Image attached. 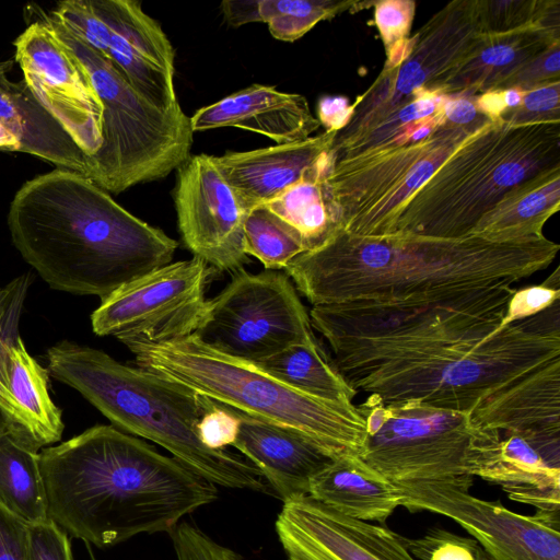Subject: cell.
<instances>
[{"label":"cell","mask_w":560,"mask_h":560,"mask_svg":"<svg viewBox=\"0 0 560 560\" xmlns=\"http://www.w3.org/2000/svg\"><path fill=\"white\" fill-rule=\"evenodd\" d=\"M317 110L320 126L337 132L350 120L353 106L343 96H323L318 102Z\"/></svg>","instance_id":"bcb514c9"},{"label":"cell","mask_w":560,"mask_h":560,"mask_svg":"<svg viewBox=\"0 0 560 560\" xmlns=\"http://www.w3.org/2000/svg\"><path fill=\"white\" fill-rule=\"evenodd\" d=\"M8 226L15 248L50 288L101 300L171 264L178 247L90 178L65 168L23 184Z\"/></svg>","instance_id":"277c9868"},{"label":"cell","mask_w":560,"mask_h":560,"mask_svg":"<svg viewBox=\"0 0 560 560\" xmlns=\"http://www.w3.org/2000/svg\"><path fill=\"white\" fill-rule=\"evenodd\" d=\"M501 91L506 107V112L516 108L521 104L524 91L515 88Z\"/></svg>","instance_id":"c3c4849f"},{"label":"cell","mask_w":560,"mask_h":560,"mask_svg":"<svg viewBox=\"0 0 560 560\" xmlns=\"http://www.w3.org/2000/svg\"><path fill=\"white\" fill-rule=\"evenodd\" d=\"M501 118L515 124L560 121V81L525 91L521 104Z\"/></svg>","instance_id":"74e56055"},{"label":"cell","mask_w":560,"mask_h":560,"mask_svg":"<svg viewBox=\"0 0 560 560\" xmlns=\"http://www.w3.org/2000/svg\"><path fill=\"white\" fill-rule=\"evenodd\" d=\"M553 81H560V43L551 45L513 71L495 90L515 88L525 92Z\"/></svg>","instance_id":"f35d334b"},{"label":"cell","mask_w":560,"mask_h":560,"mask_svg":"<svg viewBox=\"0 0 560 560\" xmlns=\"http://www.w3.org/2000/svg\"><path fill=\"white\" fill-rule=\"evenodd\" d=\"M478 560H492V559L488 556V553L483 549H481Z\"/></svg>","instance_id":"f907efd6"},{"label":"cell","mask_w":560,"mask_h":560,"mask_svg":"<svg viewBox=\"0 0 560 560\" xmlns=\"http://www.w3.org/2000/svg\"><path fill=\"white\" fill-rule=\"evenodd\" d=\"M108 27L106 58L148 102L168 109L174 89V48L156 20L137 0H90Z\"/></svg>","instance_id":"ac0fdd59"},{"label":"cell","mask_w":560,"mask_h":560,"mask_svg":"<svg viewBox=\"0 0 560 560\" xmlns=\"http://www.w3.org/2000/svg\"><path fill=\"white\" fill-rule=\"evenodd\" d=\"M48 517L98 548L171 533L218 499L217 486L114 425H95L39 453Z\"/></svg>","instance_id":"3957f363"},{"label":"cell","mask_w":560,"mask_h":560,"mask_svg":"<svg viewBox=\"0 0 560 560\" xmlns=\"http://www.w3.org/2000/svg\"><path fill=\"white\" fill-rule=\"evenodd\" d=\"M256 365L287 385L326 400L352 404L358 394L319 341L291 346Z\"/></svg>","instance_id":"4dcf8cb0"},{"label":"cell","mask_w":560,"mask_h":560,"mask_svg":"<svg viewBox=\"0 0 560 560\" xmlns=\"http://www.w3.org/2000/svg\"><path fill=\"white\" fill-rule=\"evenodd\" d=\"M556 0H477L481 31L505 34L538 22Z\"/></svg>","instance_id":"e575fe53"},{"label":"cell","mask_w":560,"mask_h":560,"mask_svg":"<svg viewBox=\"0 0 560 560\" xmlns=\"http://www.w3.org/2000/svg\"><path fill=\"white\" fill-rule=\"evenodd\" d=\"M85 547L88 549L89 558L90 560H97L95 555L93 553V550L91 548V545L89 542H85Z\"/></svg>","instance_id":"681fc988"},{"label":"cell","mask_w":560,"mask_h":560,"mask_svg":"<svg viewBox=\"0 0 560 560\" xmlns=\"http://www.w3.org/2000/svg\"><path fill=\"white\" fill-rule=\"evenodd\" d=\"M211 268L201 259L171 262L108 296L91 316L93 331L122 343H163L194 335L207 307L205 289Z\"/></svg>","instance_id":"4fadbf2b"},{"label":"cell","mask_w":560,"mask_h":560,"mask_svg":"<svg viewBox=\"0 0 560 560\" xmlns=\"http://www.w3.org/2000/svg\"><path fill=\"white\" fill-rule=\"evenodd\" d=\"M476 477L500 486L513 501L537 511H560V439H533L499 432Z\"/></svg>","instance_id":"ffe728a7"},{"label":"cell","mask_w":560,"mask_h":560,"mask_svg":"<svg viewBox=\"0 0 560 560\" xmlns=\"http://www.w3.org/2000/svg\"><path fill=\"white\" fill-rule=\"evenodd\" d=\"M559 208L560 167H556L512 189L481 218L472 235L497 241L540 237Z\"/></svg>","instance_id":"4316f807"},{"label":"cell","mask_w":560,"mask_h":560,"mask_svg":"<svg viewBox=\"0 0 560 560\" xmlns=\"http://www.w3.org/2000/svg\"><path fill=\"white\" fill-rule=\"evenodd\" d=\"M37 451L13 434L0 438V506L26 524L49 518Z\"/></svg>","instance_id":"f546056e"},{"label":"cell","mask_w":560,"mask_h":560,"mask_svg":"<svg viewBox=\"0 0 560 560\" xmlns=\"http://www.w3.org/2000/svg\"><path fill=\"white\" fill-rule=\"evenodd\" d=\"M276 532L288 560H415L405 537L346 516L308 494L283 502Z\"/></svg>","instance_id":"e0dca14e"},{"label":"cell","mask_w":560,"mask_h":560,"mask_svg":"<svg viewBox=\"0 0 560 560\" xmlns=\"http://www.w3.org/2000/svg\"><path fill=\"white\" fill-rule=\"evenodd\" d=\"M406 545L420 560H478L482 549L475 539L436 527L420 538H406Z\"/></svg>","instance_id":"d590c367"},{"label":"cell","mask_w":560,"mask_h":560,"mask_svg":"<svg viewBox=\"0 0 560 560\" xmlns=\"http://www.w3.org/2000/svg\"><path fill=\"white\" fill-rule=\"evenodd\" d=\"M357 407L366 429L359 457L393 482L443 481L468 491L479 459L500 436L470 412L419 401L384 404L369 395Z\"/></svg>","instance_id":"9c48e42d"},{"label":"cell","mask_w":560,"mask_h":560,"mask_svg":"<svg viewBox=\"0 0 560 560\" xmlns=\"http://www.w3.org/2000/svg\"><path fill=\"white\" fill-rule=\"evenodd\" d=\"M559 249L545 235L497 241L477 235L360 236L339 230L284 270L313 306L432 301L512 285L546 269Z\"/></svg>","instance_id":"7a4b0ae2"},{"label":"cell","mask_w":560,"mask_h":560,"mask_svg":"<svg viewBox=\"0 0 560 560\" xmlns=\"http://www.w3.org/2000/svg\"><path fill=\"white\" fill-rule=\"evenodd\" d=\"M229 409L240 420L233 446L259 470L279 498L284 502L308 494L313 477L335 456L298 431Z\"/></svg>","instance_id":"44dd1931"},{"label":"cell","mask_w":560,"mask_h":560,"mask_svg":"<svg viewBox=\"0 0 560 560\" xmlns=\"http://www.w3.org/2000/svg\"><path fill=\"white\" fill-rule=\"evenodd\" d=\"M416 13L412 0H384L374 4V21L384 44L385 54L409 38Z\"/></svg>","instance_id":"ab89813d"},{"label":"cell","mask_w":560,"mask_h":560,"mask_svg":"<svg viewBox=\"0 0 560 560\" xmlns=\"http://www.w3.org/2000/svg\"><path fill=\"white\" fill-rule=\"evenodd\" d=\"M220 8L225 21L233 27L258 22V0H225Z\"/></svg>","instance_id":"7dc6e473"},{"label":"cell","mask_w":560,"mask_h":560,"mask_svg":"<svg viewBox=\"0 0 560 560\" xmlns=\"http://www.w3.org/2000/svg\"><path fill=\"white\" fill-rule=\"evenodd\" d=\"M330 166L328 151L299 183L262 205L300 233L306 252L320 247L341 230L339 213L326 183Z\"/></svg>","instance_id":"83f0119b"},{"label":"cell","mask_w":560,"mask_h":560,"mask_svg":"<svg viewBox=\"0 0 560 560\" xmlns=\"http://www.w3.org/2000/svg\"><path fill=\"white\" fill-rule=\"evenodd\" d=\"M559 298L560 289H553L544 283L520 290L515 289L509 300L505 314L499 328L529 318L542 312L558 301Z\"/></svg>","instance_id":"7bdbcfd3"},{"label":"cell","mask_w":560,"mask_h":560,"mask_svg":"<svg viewBox=\"0 0 560 560\" xmlns=\"http://www.w3.org/2000/svg\"><path fill=\"white\" fill-rule=\"evenodd\" d=\"M190 125L194 132L236 127L264 135L277 144L306 140L320 127L303 95L261 84L199 108L190 117Z\"/></svg>","instance_id":"7402d4cb"},{"label":"cell","mask_w":560,"mask_h":560,"mask_svg":"<svg viewBox=\"0 0 560 560\" xmlns=\"http://www.w3.org/2000/svg\"><path fill=\"white\" fill-rule=\"evenodd\" d=\"M60 42L85 69L103 105L102 143L86 156V177L107 192L120 194L167 176L190 156L194 131L179 102L161 109L141 96L98 52L39 10Z\"/></svg>","instance_id":"ba28073f"},{"label":"cell","mask_w":560,"mask_h":560,"mask_svg":"<svg viewBox=\"0 0 560 560\" xmlns=\"http://www.w3.org/2000/svg\"><path fill=\"white\" fill-rule=\"evenodd\" d=\"M482 36L477 0L447 3L413 35L407 58L397 67H383L371 86L355 97L352 116L337 131L332 144L359 136L423 93H441L474 55Z\"/></svg>","instance_id":"7c38bea8"},{"label":"cell","mask_w":560,"mask_h":560,"mask_svg":"<svg viewBox=\"0 0 560 560\" xmlns=\"http://www.w3.org/2000/svg\"><path fill=\"white\" fill-rule=\"evenodd\" d=\"M170 536L176 560H242L236 551L214 541L191 523L180 522Z\"/></svg>","instance_id":"8d00e7d4"},{"label":"cell","mask_w":560,"mask_h":560,"mask_svg":"<svg viewBox=\"0 0 560 560\" xmlns=\"http://www.w3.org/2000/svg\"><path fill=\"white\" fill-rule=\"evenodd\" d=\"M13 46L32 94L85 155H93L102 143L103 105L83 66L42 20Z\"/></svg>","instance_id":"9a60e30c"},{"label":"cell","mask_w":560,"mask_h":560,"mask_svg":"<svg viewBox=\"0 0 560 560\" xmlns=\"http://www.w3.org/2000/svg\"><path fill=\"white\" fill-rule=\"evenodd\" d=\"M194 335L218 352L254 364L291 346L318 341L293 282L277 270H238L208 300Z\"/></svg>","instance_id":"8fae6325"},{"label":"cell","mask_w":560,"mask_h":560,"mask_svg":"<svg viewBox=\"0 0 560 560\" xmlns=\"http://www.w3.org/2000/svg\"><path fill=\"white\" fill-rule=\"evenodd\" d=\"M138 368L245 415L298 431L334 456H359L365 421L358 407L298 390L258 365L228 357L195 335L150 343L124 342Z\"/></svg>","instance_id":"52a82bcc"},{"label":"cell","mask_w":560,"mask_h":560,"mask_svg":"<svg viewBox=\"0 0 560 560\" xmlns=\"http://www.w3.org/2000/svg\"><path fill=\"white\" fill-rule=\"evenodd\" d=\"M336 131L306 140L249 151H228L211 159L245 212L278 198L299 183L327 153Z\"/></svg>","instance_id":"d6986e66"},{"label":"cell","mask_w":560,"mask_h":560,"mask_svg":"<svg viewBox=\"0 0 560 560\" xmlns=\"http://www.w3.org/2000/svg\"><path fill=\"white\" fill-rule=\"evenodd\" d=\"M26 288L27 279L22 277L0 289V438L13 434L36 447L23 427L9 389V349L19 338L16 328Z\"/></svg>","instance_id":"836d02e7"},{"label":"cell","mask_w":560,"mask_h":560,"mask_svg":"<svg viewBox=\"0 0 560 560\" xmlns=\"http://www.w3.org/2000/svg\"><path fill=\"white\" fill-rule=\"evenodd\" d=\"M48 371L77 389L117 429L150 440L214 486L265 491L259 470L243 455L202 444L197 424L214 401L107 353L62 341L48 349Z\"/></svg>","instance_id":"5b68a950"},{"label":"cell","mask_w":560,"mask_h":560,"mask_svg":"<svg viewBox=\"0 0 560 560\" xmlns=\"http://www.w3.org/2000/svg\"><path fill=\"white\" fill-rule=\"evenodd\" d=\"M556 167H560V121L488 120L413 194L393 234L470 236L512 189Z\"/></svg>","instance_id":"8992f818"},{"label":"cell","mask_w":560,"mask_h":560,"mask_svg":"<svg viewBox=\"0 0 560 560\" xmlns=\"http://www.w3.org/2000/svg\"><path fill=\"white\" fill-rule=\"evenodd\" d=\"M244 237L246 255L257 258L267 270L284 269L306 252L300 233L265 206L246 213Z\"/></svg>","instance_id":"d6a6232c"},{"label":"cell","mask_w":560,"mask_h":560,"mask_svg":"<svg viewBox=\"0 0 560 560\" xmlns=\"http://www.w3.org/2000/svg\"><path fill=\"white\" fill-rule=\"evenodd\" d=\"M512 285L432 301L319 305L316 330L358 393L475 412L527 374L560 360V335L532 318L502 328Z\"/></svg>","instance_id":"6da1fadb"},{"label":"cell","mask_w":560,"mask_h":560,"mask_svg":"<svg viewBox=\"0 0 560 560\" xmlns=\"http://www.w3.org/2000/svg\"><path fill=\"white\" fill-rule=\"evenodd\" d=\"M26 560H73L68 534L50 518L27 524Z\"/></svg>","instance_id":"60d3db41"},{"label":"cell","mask_w":560,"mask_h":560,"mask_svg":"<svg viewBox=\"0 0 560 560\" xmlns=\"http://www.w3.org/2000/svg\"><path fill=\"white\" fill-rule=\"evenodd\" d=\"M173 197L183 242L194 257L218 271L241 270L247 261V212L211 155H190L177 168Z\"/></svg>","instance_id":"2e32d148"},{"label":"cell","mask_w":560,"mask_h":560,"mask_svg":"<svg viewBox=\"0 0 560 560\" xmlns=\"http://www.w3.org/2000/svg\"><path fill=\"white\" fill-rule=\"evenodd\" d=\"M442 115L444 122L460 127L479 128L491 120L478 109L476 95L464 92L445 94Z\"/></svg>","instance_id":"f6af8a7d"},{"label":"cell","mask_w":560,"mask_h":560,"mask_svg":"<svg viewBox=\"0 0 560 560\" xmlns=\"http://www.w3.org/2000/svg\"><path fill=\"white\" fill-rule=\"evenodd\" d=\"M476 129L443 122L416 142L330 156L326 183L341 230L360 236L392 235L413 194Z\"/></svg>","instance_id":"30bf717a"},{"label":"cell","mask_w":560,"mask_h":560,"mask_svg":"<svg viewBox=\"0 0 560 560\" xmlns=\"http://www.w3.org/2000/svg\"><path fill=\"white\" fill-rule=\"evenodd\" d=\"M308 495L335 511L361 521L384 523L401 504L394 482L359 456H335L310 483Z\"/></svg>","instance_id":"484cf974"},{"label":"cell","mask_w":560,"mask_h":560,"mask_svg":"<svg viewBox=\"0 0 560 560\" xmlns=\"http://www.w3.org/2000/svg\"><path fill=\"white\" fill-rule=\"evenodd\" d=\"M557 43H560L558 0L529 27L505 34H483L474 55L444 84L441 93L478 95L493 91L509 74Z\"/></svg>","instance_id":"603a6c76"},{"label":"cell","mask_w":560,"mask_h":560,"mask_svg":"<svg viewBox=\"0 0 560 560\" xmlns=\"http://www.w3.org/2000/svg\"><path fill=\"white\" fill-rule=\"evenodd\" d=\"M374 4L375 1L350 0H258V22L267 23L276 39L295 42L322 21Z\"/></svg>","instance_id":"1f68e13d"},{"label":"cell","mask_w":560,"mask_h":560,"mask_svg":"<svg viewBox=\"0 0 560 560\" xmlns=\"http://www.w3.org/2000/svg\"><path fill=\"white\" fill-rule=\"evenodd\" d=\"M13 61H0V125L15 138L19 151L86 175V155L39 104L24 82H12Z\"/></svg>","instance_id":"cb8c5ba5"},{"label":"cell","mask_w":560,"mask_h":560,"mask_svg":"<svg viewBox=\"0 0 560 560\" xmlns=\"http://www.w3.org/2000/svg\"><path fill=\"white\" fill-rule=\"evenodd\" d=\"M47 381V370L28 354L19 337L9 349V389L37 448L58 442L63 431L61 412L49 397Z\"/></svg>","instance_id":"f1b7e54d"},{"label":"cell","mask_w":560,"mask_h":560,"mask_svg":"<svg viewBox=\"0 0 560 560\" xmlns=\"http://www.w3.org/2000/svg\"><path fill=\"white\" fill-rule=\"evenodd\" d=\"M486 429L533 438L560 436V360L527 374L472 415Z\"/></svg>","instance_id":"d4e9b609"},{"label":"cell","mask_w":560,"mask_h":560,"mask_svg":"<svg viewBox=\"0 0 560 560\" xmlns=\"http://www.w3.org/2000/svg\"><path fill=\"white\" fill-rule=\"evenodd\" d=\"M394 483L400 505L454 520L492 560H560V511L522 515L443 481Z\"/></svg>","instance_id":"5bb4252c"},{"label":"cell","mask_w":560,"mask_h":560,"mask_svg":"<svg viewBox=\"0 0 560 560\" xmlns=\"http://www.w3.org/2000/svg\"><path fill=\"white\" fill-rule=\"evenodd\" d=\"M27 524L0 506V560H26Z\"/></svg>","instance_id":"ee69618b"},{"label":"cell","mask_w":560,"mask_h":560,"mask_svg":"<svg viewBox=\"0 0 560 560\" xmlns=\"http://www.w3.org/2000/svg\"><path fill=\"white\" fill-rule=\"evenodd\" d=\"M240 429V420L229 408L214 401L197 424V434L210 450L222 451L234 444Z\"/></svg>","instance_id":"b9f144b4"}]
</instances>
